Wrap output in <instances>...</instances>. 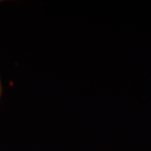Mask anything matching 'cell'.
Returning <instances> with one entry per match:
<instances>
[{
    "label": "cell",
    "instance_id": "obj_1",
    "mask_svg": "<svg viewBox=\"0 0 151 151\" xmlns=\"http://www.w3.org/2000/svg\"><path fill=\"white\" fill-rule=\"evenodd\" d=\"M1 91H2V87H1V82H0V95H1Z\"/></svg>",
    "mask_w": 151,
    "mask_h": 151
}]
</instances>
